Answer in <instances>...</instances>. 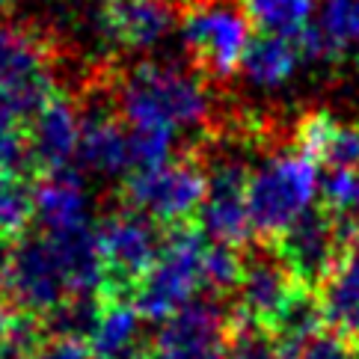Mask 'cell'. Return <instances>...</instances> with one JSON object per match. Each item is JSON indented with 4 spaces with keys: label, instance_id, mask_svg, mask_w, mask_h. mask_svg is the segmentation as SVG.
<instances>
[{
    "label": "cell",
    "instance_id": "cell-24",
    "mask_svg": "<svg viewBox=\"0 0 359 359\" xmlns=\"http://www.w3.org/2000/svg\"><path fill=\"white\" fill-rule=\"evenodd\" d=\"M226 359H282V344L271 330L252 324V320H243L235 312Z\"/></svg>",
    "mask_w": 359,
    "mask_h": 359
},
{
    "label": "cell",
    "instance_id": "cell-22",
    "mask_svg": "<svg viewBox=\"0 0 359 359\" xmlns=\"http://www.w3.org/2000/svg\"><path fill=\"white\" fill-rule=\"evenodd\" d=\"M36 220V187L21 170H0V238H24Z\"/></svg>",
    "mask_w": 359,
    "mask_h": 359
},
{
    "label": "cell",
    "instance_id": "cell-4",
    "mask_svg": "<svg viewBox=\"0 0 359 359\" xmlns=\"http://www.w3.org/2000/svg\"><path fill=\"white\" fill-rule=\"evenodd\" d=\"M54 95V54L45 36L0 21V107L30 122Z\"/></svg>",
    "mask_w": 359,
    "mask_h": 359
},
{
    "label": "cell",
    "instance_id": "cell-5",
    "mask_svg": "<svg viewBox=\"0 0 359 359\" xmlns=\"http://www.w3.org/2000/svg\"><path fill=\"white\" fill-rule=\"evenodd\" d=\"M205 250H208V243H205L199 229H194L190 223L170 229L155 267L134 291V306L140 309V315L146 320L163 324L178 309H184L190 300H196L202 294Z\"/></svg>",
    "mask_w": 359,
    "mask_h": 359
},
{
    "label": "cell",
    "instance_id": "cell-7",
    "mask_svg": "<svg viewBox=\"0 0 359 359\" xmlns=\"http://www.w3.org/2000/svg\"><path fill=\"white\" fill-rule=\"evenodd\" d=\"M95 238L104 264V300L134 294L155 267L166 241L161 226L134 208L107 214L95 223Z\"/></svg>",
    "mask_w": 359,
    "mask_h": 359
},
{
    "label": "cell",
    "instance_id": "cell-8",
    "mask_svg": "<svg viewBox=\"0 0 359 359\" xmlns=\"http://www.w3.org/2000/svg\"><path fill=\"white\" fill-rule=\"evenodd\" d=\"M0 288H4L6 300L18 315L42 320L54 309H60L66 300H72L60 259L42 232L21 238L18 247L9 250Z\"/></svg>",
    "mask_w": 359,
    "mask_h": 359
},
{
    "label": "cell",
    "instance_id": "cell-28",
    "mask_svg": "<svg viewBox=\"0 0 359 359\" xmlns=\"http://www.w3.org/2000/svg\"><path fill=\"white\" fill-rule=\"evenodd\" d=\"M12 320H15V312H9L4 303H0V353L6 351L9 336H12Z\"/></svg>",
    "mask_w": 359,
    "mask_h": 359
},
{
    "label": "cell",
    "instance_id": "cell-11",
    "mask_svg": "<svg viewBox=\"0 0 359 359\" xmlns=\"http://www.w3.org/2000/svg\"><path fill=\"white\" fill-rule=\"evenodd\" d=\"M300 288V282L294 279L288 264L282 262V255L271 241H252L243 250V273L241 285L235 291V312L243 320H252L264 330L276 327L282 309L294 297V291Z\"/></svg>",
    "mask_w": 359,
    "mask_h": 359
},
{
    "label": "cell",
    "instance_id": "cell-33",
    "mask_svg": "<svg viewBox=\"0 0 359 359\" xmlns=\"http://www.w3.org/2000/svg\"><path fill=\"white\" fill-rule=\"evenodd\" d=\"M6 4H9V0H0V9H4V6H6Z\"/></svg>",
    "mask_w": 359,
    "mask_h": 359
},
{
    "label": "cell",
    "instance_id": "cell-9",
    "mask_svg": "<svg viewBox=\"0 0 359 359\" xmlns=\"http://www.w3.org/2000/svg\"><path fill=\"white\" fill-rule=\"evenodd\" d=\"M232 324V300L199 294L196 300H190L184 309H178L161 324L155 336V353L161 359H226Z\"/></svg>",
    "mask_w": 359,
    "mask_h": 359
},
{
    "label": "cell",
    "instance_id": "cell-3",
    "mask_svg": "<svg viewBox=\"0 0 359 359\" xmlns=\"http://www.w3.org/2000/svg\"><path fill=\"white\" fill-rule=\"evenodd\" d=\"M318 170L300 151H273L250 172L247 202L259 241H276L297 217L312 208Z\"/></svg>",
    "mask_w": 359,
    "mask_h": 359
},
{
    "label": "cell",
    "instance_id": "cell-31",
    "mask_svg": "<svg viewBox=\"0 0 359 359\" xmlns=\"http://www.w3.org/2000/svg\"><path fill=\"white\" fill-rule=\"evenodd\" d=\"M351 341H353V344H356V348H359V327L353 330V336H351Z\"/></svg>",
    "mask_w": 359,
    "mask_h": 359
},
{
    "label": "cell",
    "instance_id": "cell-29",
    "mask_svg": "<svg viewBox=\"0 0 359 359\" xmlns=\"http://www.w3.org/2000/svg\"><path fill=\"white\" fill-rule=\"evenodd\" d=\"M36 353H39V351H33V348H21V344H6V351L0 353V359H36Z\"/></svg>",
    "mask_w": 359,
    "mask_h": 359
},
{
    "label": "cell",
    "instance_id": "cell-17",
    "mask_svg": "<svg viewBox=\"0 0 359 359\" xmlns=\"http://www.w3.org/2000/svg\"><path fill=\"white\" fill-rule=\"evenodd\" d=\"M86 348L93 359H146V318L125 297L104 300Z\"/></svg>",
    "mask_w": 359,
    "mask_h": 359
},
{
    "label": "cell",
    "instance_id": "cell-18",
    "mask_svg": "<svg viewBox=\"0 0 359 359\" xmlns=\"http://www.w3.org/2000/svg\"><path fill=\"white\" fill-rule=\"evenodd\" d=\"M36 220L42 232H72L89 223V194L78 170L42 175L36 184Z\"/></svg>",
    "mask_w": 359,
    "mask_h": 359
},
{
    "label": "cell",
    "instance_id": "cell-15",
    "mask_svg": "<svg viewBox=\"0 0 359 359\" xmlns=\"http://www.w3.org/2000/svg\"><path fill=\"white\" fill-rule=\"evenodd\" d=\"M341 220V252L336 267L318 288L324 318L330 327H336L344 336H353L359 327V214L339 217Z\"/></svg>",
    "mask_w": 359,
    "mask_h": 359
},
{
    "label": "cell",
    "instance_id": "cell-12",
    "mask_svg": "<svg viewBox=\"0 0 359 359\" xmlns=\"http://www.w3.org/2000/svg\"><path fill=\"white\" fill-rule=\"evenodd\" d=\"M178 21L172 0H101L98 30L116 50L143 54L161 45Z\"/></svg>",
    "mask_w": 359,
    "mask_h": 359
},
{
    "label": "cell",
    "instance_id": "cell-1",
    "mask_svg": "<svg viewBox=\"0 0 359 359\" xmlns=\"http://www.w3.org/2000/svg\"><path fill=\"white\" fill-rule=\"evenodd\" d=\"M113 104L128 128H161L175 137L184 131H211V83L178 62H140L113 83Z\"/></svg>",
    "mask_w": 359,
    "mask_h": 359
},
{
    "label": "cell",
    "instance_id": "cell-2",
    "mask_svg": "<svg viewBox=\"0 0 359 359\" xmlns=\"http://www.w3.org/2000/svg\"><path fill=\"white\" fill-rule=\"evenodd\" d=\"M190 69L205 81H226L250 48V18L241 0H184L178 9Z\"/></svg>",
    "mask_w": 359,
    "mask_h": 359
},
{
    "label": "cell",
    "instance_id": "cell-32",
    "mask_svg": "<svg viewBox=\"0 0 359 359\" xmlns=\"http://www.w3.org/2000/svg\"><path fill=\"white\" fill-rule=\"evenodd\" d=\"M146 359H161V356H158V353H149V356H146Z\"/></svg>",
    "mask_w": 359,
    "mask_h": 359
},
{
    "label": "cell",
    "instance_id": "cell-27",
    "mask_svg": "<svg viewBox=\"0 0 359 359\" xmlns=\"http://www.w3.org/2000/svg\"><path fill=\"white\" fill-rule=\"evenodd\" d=\"M297 359H359V348L336 327H324L300 344Z\"/></svg>",
    "mask_w": 359,
    "mask_h": 359
},
{
    "label": "cell",
    "instance_id": "cell-26",
    "mask_svg": "<svg viewBox=\"0 0 359 359\" xmlns=\"http://www.w3.org/2000/svg\"><path fill=\"white\" fill-rule=\"evenodd\" d=\"M27 128L30 122L0 107V170H21V163H30Z\"/></svg>",
    "mask_w": 359,
    "mask_h": 359
},
{
    "label": "cell",
    "instance_id": "cell-10",
    "mask_svg": "<svg viewBox=\"0 0 359 359\" xmlns=\"http://www.w3.org/2000/svg\"><path fill=\"white\" fill-rule=\"evenodd\" d=\"M271 243L288 264L294 279L303 288L318 291L341 252V220L324 205H312Z\"/></svg>",
    "mask_w": 359,
    "mask_h": 359
},
{
    "label": "cell",
    "instance_id": "cell-30",
    "mask_svg": "<svg viewBox=\"0 0 359 359\" xmlns=\"http://www.w3.org/2000/svg\"><path fill=\"white\" fill-rule=\"evenodd\" d=\"M6 238H0V282H4V271H6V262H9V250L4 247Z\"/></svg>",
    "mask_w": 359,
    "mask_h": 359
},
{
    "label": "cell",
    "instance_id": "cell-14",
    "mask_svg": "<svg viewBox=\"0 0 359 359\" xmlns=\"http://www.w3.org/2000/svg\"><path fill=\"white\" fill-rule=\"evenodd\" d=\"M30 166L42 175L74 170L81 151V110L66 95H54L30 119L27 128Z\"/></svg>",
    "mask_w": 359,
    "mask_h": 359
},
{
    "label": "cell",
    "instance_id": "cell-6",
    "mask_svg": "<svg viewBox=\"0 0 359 359\" xmlns=\"http://www.w3.org/2000/svg\"><path fill=\"white\" fill-rule=\"evenodd\" d=\"M205 194H208V175L196 155H178L125 178L128 208L146 214L149 220L166 229L187 226L190 217L199 214Z\"/></svg>",
    "mask_w": 359,
    "mask_h": 359
},
{
    "label": "cell",
    "instance_id": "cell-19",
    "mask_svg": "<svg viewBox=\"0 0 359 359\" xmlns=\"http://www.w3.org/2000/svg\"><path fill=\"white\" fill-rule=\"evenodd\" d=\"M359 42V0H327L320 18L297 36L303 60L332 62Z\"/></svg>",
    "mask_w": 359,
    "mask_h": 359
},
{
    "label": "cell",
    "instance_id": "cell-25",
    "mask_svg": "<svg viewBox=\"0 0 359 359\" xmlns=\"http://www.w3.org/2000/svg\"><path fill=\"white\" fill-rule=\"evenodd\" d=\"M320 205L339 217L359 211V170H330L320 178Z\"/></svg>",
    "mask_w": 359,
    "mask_h": 359
},
{
    "label": "cell",
    "instance_id": "cell-20",
    "mask_svg": "<svg viewBox=\"0 0 359 359\" xmlns=\"http://www.w3.org/2000/svg\"><path fill=\"white\" fill-rule=\"evenodd\" d=\"M300 48L297 39H288V36H271V33H259L250 42L247 54H243L241 72L243 78L255 86L273 89L285 83L294 69L300 62Z\"/></svg>",
    "mask_w": 359,
    "mask_h": 359
},
{
    "label": "cell",
    "instance_id": "cell-21",
    "mask_svg": "<svg viewBox=\"0 0 359 359\" xmlns=\"http://www.w3.org/2000/svg\"><path fill=\"white\" fill-rule=\"evenodd\" d=\"M241 6L259 33L297 39L309 27L318 0H241Z\"/></svg>",
    "mask_w": 359,
    "mask_h": 359
},
{
    "label": "cell",
    "instance_id": "cell-13",
    "mask_svg": "<svg viewBox=\"0 0 359 359\" xmlns=\"http://www.w3.org/2000/svg\"><path fill=\"white\" fill-rule=\"evenodd\" d=\"M78 163L95 178H128L134 172L131 134L116 113V104L95 95L81 110V151Z\"/></svg>",
    "mask_w": 359,
    "mask_h": 359
},
{
    "label": "cell",
    "instance_id": "cell-23",
    "mask_svg": "<svg viewBox=\"0 0 359 359\" xmlns=\"http://www.w3.org/2000/svg\"><path fill=\"white\" fill-rule=\"evenodd\" d=\"M243 273V250L226 247V243H208L202 262V294L220 300H235Z\"/></svg>",
    "mask_w": 359,
    "mask_h": 359
},
{
    "label": "cell",
    "instance_id": "cell-16",
    "mask_svg": "<svg viewBox=\"0 0 359 359\" xmlns=\"http://www.w3.org/2000/svg\"><path fill=\"white\" fill-rule=\"evenodd\" d=\"M294 151L330 170H359V125L341 122L327 110H312L294 122Z\"/></svg>",
    "mask_w": 359,
    "mask_h": 359
}]
</instances>
